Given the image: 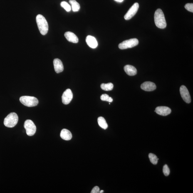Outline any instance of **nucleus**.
<instances>
[{
    "mask_svg": "<svg viewBox=\"0 0 193 193\" xmlns=\"http://www.w3.org/2000/svg\"><path fill=\"white\" fill-rule=\"evenodd\" d=\"M155 112L159 115L166 116L170 114L171 112V110L168 107L159 106L156 108Z\"/></svg>",
    "mask_w": 193,
    "mask_h": 193,
    "instance_id": "obj_11",
    "label": "nucleus"
},
{
    "mask_svg": "<svg viewBox=\"0 0 193 193\" xmlns=\"http://www.w3.org/2000/svg\"><path fill=\"white\" fill-rule=\"evenodd\" d=\"M138 43V40L137 39H131L129 40H126L120 43L118 45V47L121 50L127 49L137 46Z\"/></svg>",
    "mask_w": 193,
    "mask_h": 193,
    "instance_id": "obj_5",
    "label": "nucleus"
},
{
    "mask_svg": "<svg viewBox=\"0 0 193 193\" xmlns=\"http://www.w3.org/2000/svg\"><path fill=\"white\" fill-rule=\"evenodd\" d=\"M100 99L103 101H105L109 102H112L113 101V100L111 97H109L108 95L106 94H104L101 95L100 96Z\"/></svg>",
    "mask_w": 193,
    "mask_h": 193,
    "instance_id": "obj_22",
    "label": "nucleus"
},
{
    "mask_svg": "<svg viewBox=\"0 0 193 193\" xmlns=\"http://www.w3.org/2000/svg\"><path fill=\"white\" fill-rule=\"evenodd\" d=\"M98 125L100 127L103 129H106L108 127L106 121L105 119L102 117H98Z\"/></svg>",
    "mask_w": 193,
    "mask_h": 193,
    "instance_id": "obj_18",
    "label": "nucleus"
},
{
    "mask_svg": "<svg viewBox=\"0 0 193 193\" xmlns=\"http://www.w3.org/2000/svg\"><path fill=\"white\" fill-rule=\"evenodd\" d=\"M103 192H104V191L103 190H101V191H100V193H103Z\"/></svg>",
    "mask_w": 193,
    "mask_h": 193,
    "instance_id": "obj_27",
    "label": "nucleus"
},
{
    "mask_svg": "<svg viewBox=\"0 0 193 193\" xmlns=\"http://www.w3.org/2000/svg\"><path fill=\"white\" fill-rule=\"evenodd\" d=\"M65 36L69 42L76 43L78 42V38L74 33L70 32H67L65 34Z\"/></svg>",
    "mask_w": 193,
    "mask_h": 193,
    "instance_id": "obj_13",
    "label": "nucleus"
},
{
    "mask_svg": "<svg viewBox=\"0 0 193 193\" xmlns=\"http://www.w3.org/2000/svg\"><path fill=\"white\" fill-rule=\"evenodd\" d=\"M86 42L87 45L92 48H96L98 46V43L96 39L93 36H87L86 38Z\"/></svg>",
    "mask_w": 193,
    "mask_h": 193,
    "instance_id": "obj_14",
    "label": "nucleus"
},
{
    "mask_svg": "<svg viewBox=\"0 0 193 193\" xmlns=\"http://www.w3.org/2000/svg\"><path fill=\"white\" fill-rule=\"evenodd\" d=\"M100 188L98 186H95L94 187L93 189H92L91 193H100Z\"/></svg>",
    "mask_w": 193,
    "mask_h": 193,
    "instance_id": "obj_25",
    "label": "nucleus"
},
{
    "mask_svg": "<svg viewBox=\"0 0 193 193\" xmlns=\"http://www.w3.org/2000/svg\"><path fill=\"white\" fill-rule=\"evenodd\" d=\"M142 90L146 91H152L156 88V85L153 82H146L142 83L141 86Z\"/></svg>",
    "mask_w": 193,
    "mask_h": 193,
    "instance_id": "obj_10",
    "label": "nucleus"
},
{
    "mask_svg": "<svg viewBox=\"0 0 193 193\" xmlns=\"http://www.w3.org/2000/svg\"><path fill=\"white\" fill-rule=\"evenodd\" d=\"M125 72L130 76H133L137 74V70L135 67L130 65H127L124 67Z\"/></svg>",
    "mask_w": 193,
    "mask_h": 193,
    "instance_id": "obj_15",
    "label": "nucleus"
},
{
    "mask_svg": "<svg viewBox=\"0 0 193 193\" xmlns=\"http://www.w3.org/2000/svg\"><path fill=\"white\" fill-rule=\"evenodd\" d=\"M163 171L164 175L167 176L169 175V173H170V170L167 164H165L163 168Z\"/></svg>",
    "mask_w": 193,
    "mask_h": 193,
    "instance_id": "obj_23",
    "label": "nucleus"
},
{
    "mask_svg": "<svg viewBox=\"0 0 193 193\" xmlns=\"http://www.w3.org/2000/svg\"><path fill=\"white\" fill-rule=\"evenodd\" d=\"M73 97V94L71 90L68 89L64 92L62 95V101L65 105H68L72 100Z\"/></svg>",
    "mask_w": 193,
    "mask_h": 193,
    "instance_id": "obj_8",
    "label": "nucleus"
},
{
    "mask_svg": "<svg viewBox=\"0 0 193 193\" xmlns=\"http://www.w3.org/2000/svg\"><path fill=\"white\" fill-rule=\"evenodd\" d=\"M69 2L71 4L72 9L74 12L79 11L80 9V5L75 0H70Z\"/></svg>",
    "mask_w": 193,
    "mask_h": 193,
    "instance_id": "obj_17",
    "label": "nucleus"
},
{
    "mask_svg": "<svg viewBox=\"0 0 193 193\" xmlns=\"http://www.w3.org/2000/svg\"><path fill=\"white\" fill-rule=\"evenodd\" d=\"M24 127L26 130L27 135L31 136L36 133V127L33 122L31 120L26 121L24 123Z\"/></svg>",
    "mask_w": 193,
    "mask_h": 193,
    "instance_id": "obj_6",
    "label": "nucleus"
},
{
    "mask_svg": "<svg viewBox=\"0 0 193 193\" xmlns=\"http://www.w3.org/2000/svg\"><path fill=\"white\" fill-rule=\"evenodd\" d=\"M18 121L17 114L12 112L9 114L4 119V125L8 128H12L17 124Z\"/></svg>",
    "mask_w": 193,
    "mask_h": 193,
    "instance_id": "obj_3",
    "label": "nucleus"
},
{
    "mask_svg": "<svg viewBox=\"0 0 193 193\" xmlns=\"http://www.w3.org/2000/svg\"><path fill=\"white\" fill-rule=\"evenodd\" d=\"M149 156L151 162L153 164H157L158 160L159 159H157V156L154 154L150 153L149 154Z\"/></svg>",
    "mask_w": 193,
    "mask_h": 193,
    "instance_id": "obj_20",
    "label": "nucleus"
},
{
    "mask_svg": "<svg viewBox=\"0 0 193 193\" xmlns=\"http://www.w3.org/2000/svg\"><path fill=\"white\" fill-rule=\"evenodd\" d=\"M185 9L190 12H193V3H187L184 6Z\"/></svg>",
    "mask_w": 193,
    "mask_h": 193,
    "instance_id": "obj_24",
    "label": "nucleus"
},
{
    "mask_svg": "<svg viewBox=\"0 0 193 193\" xmlns=\"http://www.w3.org/2000/svg\"><path fill=\"white\" fill-rule=\"evenodd\" d=\"M36 22L39 30L41 34L44 36L48 33V25L46 18L41 14L36 17Z\"/></svg>",
    "mask_w": 193,
    "mask_h": 193,
    "instance_id": "obj_2",
    "label": "nucleus"
},
{
    "mask_svg": "<svg viewBox=\"0 0 193 193\" xmlns=\"http://www.w3.org/2000/svg\"><path fill=\"white\" fill-rule=\"evenodd\" d=\"M180 93L183 100L186 103H189L191 102V98L188 90L184 85H182L180 88Z\"/></svg>",
    "mask_w": 193,
    "mask_h": 193,
    "instance_id": "obj_9",
    "label": "nucleus"
},
{
    "mask_svg": "<svg viewBox=\"0 0 193 193\" xmlns=\"http://www.w3.org/2000/svg\"><path fill=\"white\" fill-rule=\"evenodd\" d=\"M115 1H118V2H121L123 1V0H115Z\"/></svg>",
    "mask_w": 193,
    "mask_h": 193,
    "instance_id": "obj_26",
    "label": "nucleus"
},
{
    "mask_svg": "<svg viewBox=\"0 0 193 193\" xmlns=\"http://www.w3.org/2000/svg\"><path fill=\"white\" fill-rule=\"evenodd\" d=\"M139 5L138 3H134L133 6L131 7L124 16V18L126 20H130L137 13Z\"/></svg>",
    "mask_w": 193,
    "mask_h": 193,
    "instance_id": "obj_7",
    "label": "nucleus"
},
{
    "mask_svg": "<svg viewBox=\"0 0 193 193\" xmlns=\"http://www.w3.org/2000/svg\"><path fill=\"white\" fill-rule=\"evenodd\" d=\"M20 101L21 103L28 107H33L37 106L38 103L37 98L34 97L23 96L20 98Z\"/></svg>",
    "mask_w": 193,
    "mask_h": 193,
    "instance_id": "obj_4",
    "label": "nucleus"
},
{
    "mask_svg": "<svg viewBox=\"0 0 193 193\" xmlns=\"http://www.w3.org/2000/svg\"><path fill=\"white\" fill-rule=\"evenodd\" d=\"M60 136L64 140L69 141L71 140L72 136L70 131L66 129H63L60 132Z\"/></svg>",
    "mask_w": 193,
    "mask_h": 193,
    "instance_id": "obj_16",
    "label": "nucleus"
},
{
    "mask_svg": "<svg viewBox=\"0 0 193 193\" xmlns=\"http://www.w3.org/2000/svg\"><path fill=\"white\" fill-rule=\"evenodd\" d=\"M100 87L102 90L105 91H110L113 90V85L111 83L107 84L103 83L100 85Z\"/></svg>",
    "mask_w": 193,
    "mask_h": 193,
    "instance_id": "obj_19",
    "label": "nucleus"
},
{
    "mask_svg": "<svg viewBox=\"0 0 193 193\" xmlns=\"http://www.w3.org/2000/svg\"><path fill=\"white\" fill-rule=\"evenodd\" d=\"M53 65L55 71L57 73H60L63 71L64 67L61 60L58 58L55 59L53 60Z\"/></svg>",
    "mask_w": 193,
    "mask_h": 193,
    "instance_id": "obj_12",
    "label": "nucleus"
},
{
    "mask_svg": "<svg viewBox=\"0 0 193 193\" xmlns=\"http://www.w3.org/2000/svg\"><path fill=\"white\" fill-rule=\"evenodd\" d=\"M154 20L156 26L161 29H164L167 26L164 13L160 9H157L154 14Z\"/></svg>",
    "mask_w": 193,
    "mask_h": 193,
    "instance_id": "obj_1",
    "label": "nucleus"
},
{
    "mask_svg": "<svg viewBox=\"0 0 193 193\" xmlns=\"http://www.w3.org/2000/svg\"><path fill=\"white\" fill-rule=\"evenodd\" d=\"M60 6L68 12L71 11V6L66 1H63L60 3Z\"/></svg>",
    "mask_w": 193,
    "mask_h": 193,
    "instance_id": "obj_21",
    "label": "nucleus"
}]
</instances>
